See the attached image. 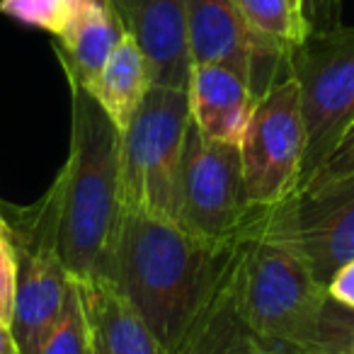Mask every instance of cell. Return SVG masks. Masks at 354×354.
Wrapping results in <instances>:
<instances>
[{
	"label": "cell",
	"instance_id": "1",
	"mask_svg": "<svg viewBox=\"0 0 354 354\" xmlns=\"http://www.w3.org/2000/svg\"><path fill=\"white\" fill-rule=\"evenodd\" d=\"M248 226L231 241H207L170 218L124 212L109 279L167 354L180 349L233 272Z\"/></svg>",
	"mask_w": 354,
	"mask_h": 354
},
{
	"label": "cell",
	"instance_id": "2",
	"mask_svg": "<svg viewBox=\"0 0 354 354\" xmlns=\"http://www.w3.org/2000/svg\"><path fill=\"white\" fill-rule=\"evenodd\" d=\"M68 88L71 146L54 177L59 252L73 279H109L124 218L122 133L88 90Z\"/></svg>",
	"mask_w": 354,
	"mask_h": 354
},
{
	"label": "cell",
	"instance_id": "3",
	"mask_svg": "<svg viewBox=\"0 0 354 354\" xmlns=\"http://www.w3.org/2000/svg\"><path fill=\"white\" fill-rule=\"evenodd\" d=\"M328 301V286L289 241L267 231L257 207L236 265V306L250 335L274 354H318Z\"/></svg>",
	"mask_w": 354,
	"mask_h": 354
},
{
	"label": "cell",
	"instance_id": "4",
	"mask_svg": "<svg viewBox=\"0 0 354 354\" xmlns=\"http://www.w3.org/2000/svg\"><path fill=\"white\" fill-rule=\"evenodd\" d=\"M192 127L189 93L153 85L122 131L124 212L177 221V189L185 143Z\"/></svg>",
	"mask_w": 354,
	"mask_h": 354
},
{
	"label": "cell",
	"instance_id": "5",
	"mask_svg": "<svg viewBox=\"0 0 354 354\" xmlns=\"http://www.w3.org/2000/svg\"><path fill=\"white\" fill-rule=\"evenodd\" d=\"M8 221V238L17 262V291L12 335L22 354L39 347L68 299L71 274L59 252V194L56 185L30 207L0 204Z\"/></svg>",
	"mask_w": 354,
	"mask_h": 354
},
{
	"label": "cell",
	"instance_id": "6",
	"mask_svg": "<svg viewBox=\"0 0 354 354\" xmlns=\"http://www.w3.org/2000/svg\"><path fill=\"white\" fill-rule=\"evenodd\" d=\"M289 75L299 85L306 127V183L354 124V27L308 32L291 49Z\"/></svg>",
	"mask_w": 354,
	"mask_h": 354
},
{
	"label": "cell",
	"instance_id": "7",
	"mask_svg": "<svg viewBox=\"0 0 354 354\" xmlns=\"http://www.w3.org/2000/svg\"><path fill=\"white\" fill-rule=\"evenodd\" d=\"M306 127L299 85L291 75L277 80L257 97L241 141L243 185L252 207L284 202L301 183Z\"/></svg>",
	"mask_w": 354,
	"mask_h": 354
},
{
	"label": "cell",
	"instance_id": "8",
	"mask_svg": "<svg viewBox=\"0 0 354 354\" xmlns=\"http://www.w3.org/2000/svg\"><path fill=\"white\" fill-rule=\"evenodd\" d=\"M255 209L243 185L241 146L212 141L192 122L180 167L177 223L207 241H231Z\"/></svg>",
	"mask_w": 354,
	"mask_h": 354
},
{
	"label": "cell",
	"instance_id": "9",
	"mask_svg": "<svg viewBox=\"0 0 354 354\" xmlns=\"http://www.w3.org/2000/svg\"><path fill=\"white\" fill-rule=\"evenodd\" d=\"M265 228L289 241L328 286L354 260V175L296 187L284 202L265 207Z\"/></svg>",
	"mask_w": 354,
	"mask_h": 354
},
{
	"label": "cell",
	"instance_id": "10",
	"mask_svg": "<svg viewBox=\"0 0 354 354\" xmlns=\"http://www.w3.org/2000/svg\"><path fill=\"white\" fill-rule=\"evenodd\" d=\"M194 64H223L238 71L260 97L289 75V54L250 32L233 0H187Z\"/></svg>",
	"mask_w": 354,
	"mask_h": 354
},
{
	"label": "cell",
	"instance_id": "11",
	"mask_svg": "<svg viewBox=\"0 0 354 354\" xmlns=\"http://www.w3.org/2000/svg\"><path fill=\"white\" fill-rule=\"evenodd\" d=\"M122 20L146 59L153 85L187 90L194 68L187 0H129Z\"/></svg>",
	"mask_w": 354,
	"mask_h": 354
},
{
	"label": "cell",
	"instance_id": "12",
	"mask_svg": "<svg viewBox=\"0 0 354 354\" xmlns=\"http://www.w3.org/2000/svg\"><path fill=\"white\" fill-rule=\"evenodd\" d=\"M88 323L90 354H167L136 306L107 277L73 279Z\"/></svg>",
	"mask_w": 354,
	"mask_h": 354
},
{
	"label": "cell",
	"instance_id": "13",
	"mask_svg": "<svg viewBox=\"0 0 354 354\" xmlns=\"http://www.w3.org/2000/svg\"><path fill=\"white\" fill-rule=\"evenodd\" d=\"M187 93L199 133L212 141L241 146L257 102L250 83L223 64H194Z\"/></svg>",
	"mask_w": 354,
	"mask_h": 354
},
{
	"label": "cell",
	"instance_id": "14",
	"mask_svg": "<svg viewBox=\"0 0 354 354\" xmlns=\"http://www.w3.org/2000/svg\"><path fill=\"white\" fill-rule=\"evenodd\" d=\"M124 35L127 27L112 0H83L66 30L54 37V49L68 85L88 90Z\"/></svg>",
	"mask_w": 354,
	"mask_h": 354
},
{
	"label": "cell",
	"instance_id": "15",
	"mask_svg": "<svg viewBox=\"0 0 354 354\" xmlns=\"http://www.w3.org/2000/svg\"><path fill=\"white\" fill-rule=\"evenodd\" d=\"M151 88L153 78L146 59L133 37L127 32L122 41L114 46L107 64L100 71L97 80L88 88V93L97 100V104L122 133L131 124L133 114L138 112Z\"/></svg>",
	"mask_w": 354,
	"mask_h": 354
},
{
	"label": "cell",
	"instance_id": "16",
	"mask_svg": "<svg viewBox=\"0 0 354 354\" xmlns=\"http://www.w3.org/2000/svg\"><path fill=\"white\" fill-rule=\"evenodd\" d=\"M233 3L252 35L284 51L301 44L310 32L294 15L289 0H233Z\"/></svg>",
	"mask_w": 354,
	"mask_h": 354
},
{
	"label": "cell",
	"instance_id": "17",
	"mask_svg": "<svg viewBox=\"0 0 354 354\" xmlns=\"http://www.w3.org/2000/svg\"><path fill=\"white\" fill-rule=\"evenodd\" d=\"M39 354H90L88 323H85L83 306L75 294L73 281H71L64 310L41 342Z\"/></svg>",
	"mask_w": 354,
	"mask_h": 354
},
{
	"label": "cell",
	"instance_id": "18",
	"mask_svg": "<svg viewBox=\"0 0 354 354\" xmlns=\"http://www.w3.org/2000/svg\"><path fill=\"white\" fill-rule=\"evenodd\" d=\"M0 12L59 37L71 20L73 0H0Z\"/></svg>",
	"mask_w": 354,
	"mask_h": 354
},
{
	"label": "cell",
	"instance_id": "19",
	"mask_svg": "<svg viewBox=\"0 0 354 354\" xmlns=\"http://www.w3.org/2000/svg\"><path fill=\"white\" fill-rule=\"evenodd\" d=\"M347 175H354V124L337 141V146L333 148V153H330V156L315 167L313 175L301 185L328 183V180H339V177H347Z\"/></svg>",
	"mask_w": 354,
	"mask_h": 354
},
{
	"label": "cell",
	"instance_id": "20",
	"mask_svg": "<svg viewBox=\"0 0 354 354\" xmlns=\"http://www.w3.org/2000/svg\"><path fill=\"white\" fill-rule=\"evenodd\" d=\"M17 291V262L8 233H0V318L12 320Z\"/></svg>",
	"mask_w": 354,
	"mask_h": 354
},
{
	"label": "cell",
	"instance_id": "21",
	"mask_svg": "<svg viewBox=\"0 0 354 354\" xmlns=\"http://www.w3.org/2000/svg\"><path fill=\"white\" fill-rule=\"evenodd\" d=\"M328 296L337 304L354 308V260L344 262L328 281Z\"/></svg>",
	"mask_w": 354,
	"mask_h": 354
},
{
	"label": "cell",
	"instance_id": "22",
	"mask_svg": "<svg viewBox=\"0 0 354 354\" xmlns=\"http://www.w3.org/2000/svg\"><path fill=\"white\" fill-rule=\"evenodd\" d=\"M218 354H274V352L267 349L260 339H255L252 335H248V337H243L241 342H236L233 347L223 349V352H218Z\"/></svg>",
	"mask_w": 354,
	"mask_h": 354
},
{
	"label": "cell",
	"instance_id": "23",
	"mask_svg": "<svg viewBox=\"0 0 354 354\" xmlns=\"http://www.w3.org/2000/svg\"><path fill=\"white\" fill-rule=\"evenodd\" d=\"M0 354H22L20 344L12 335V325L3 318H0Z\"/></svg>",
	"mask_w": 354,
	"mask_h": 354
},
{
	"label": "cell",
	"instance_id": "24",
	"mask_svg": "<svg viewBox=\"0 0 354 354\" xmlns=\"http://www.w3.org/2000/svg\"><path fill=\"white\" fill-rule=\"evenodd\" d=\"M304 3H306V0H289V6H291V10H294V15L299 17V20L306 25V17H304ZM306 27H308V25H306Z\"/></svg>",
	"mask_w": 354,
	"mask_h": 354
},
{
	"label": "cell",
	"instance_id": "25",
	"mask_svg": "<svg viewBox=\"0 0 354 354\" xmlns=\"http://www.w3.org/2000/svg\"><path fill=\"white\" fill-rule=\"evenodd\" d=\"M112 3H114V8H117L119 15H124V10H127V6H129V0H112Z\"/></svg>",
	"mask_w": 354,
	"mask_h": 354
},
{
	"label": "cell",
	"instance_id": "26",
	"mask_svg": "<svg viewBox=\"0 0 354 354\" xmlns=\"http://www.w3.org/2000/svg\"><path fill=\"white\" fill-rule=\"evenodd\" d=\"M0 233H8V221H6V214L0 209Z\"/></svg>",
	"mask_w": 354,
	"mask_h": 354
},
{
	"label": "cell",
	"instance_id": "27",
	"mask_svg": "<svg viewBox=\"0 0 354 354\" xmlns=\"http://www.w3.org/2000/svg\"><path fill=\"white\" fill-rule=\"evenodd\" d=\"M344 354H354V333H352V337H349V342H347V349H344Z\"/></svg>",
	"mask_w": 354,
	"mask_h": 354
}]
</instances>
